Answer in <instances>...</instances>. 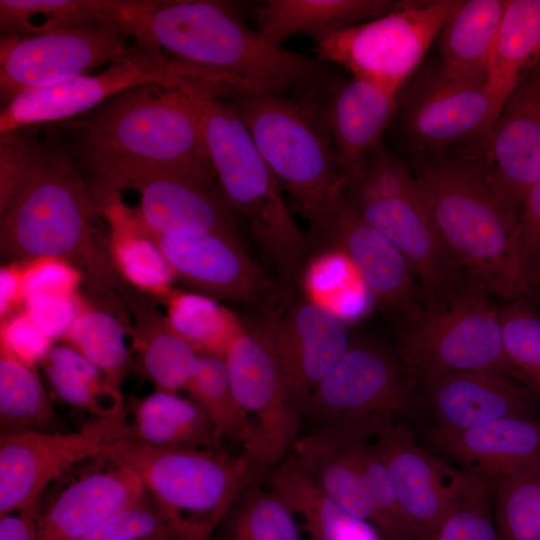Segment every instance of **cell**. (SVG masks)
Listing matches in <instances>:
<instances>
[{"label": "cell", "instance_id": "obj_1", "mask_svg": "<svg viewBox=\"0 0 540 540\" xmlns=\"http://www.w3.org/2000/svg\"><path fill=\"white\" fill-rule=\"evenodd\" d=\"M119 7L127 36L200 69L228 96L292 90L326 98L338 85L324 62L282 48L222 2L122 0Z\"/></svg>", "mask_w": 540, "mask_h": 540}, {"label": "cell", "instance_id": "obj_2", "mask_svg": "<svg viewBox=\"0 0 540 540\" xmlns=\"http://www.w3.org/2000/svg\"><path fill=\"white\" fill-rule=\"evenodd\" d=\"M61 123L72 139V157L96 177L98 188L120 191L162 174L217 183L197 81L137 86Z\"/></svg>", "mask_w": 540, "mask_h": 540}, {"label": "cell", "instance_id": "obj_3", "mask_svg": "<svg viewBox=\"0 0 540 540\" xmlns=\"http://www.w3.org/2000/svg\"><path fill=\"white\" fill-rule=\"evenodd\" d=\"M411 168L446 250L473 283L508 300L520 297V214L491 187L475 156L417 154Z\"/></svg>", "mask_w": 540, "mask_h": 540}, {"label": "cell", "instance_id": "obj_4", "mask_svg": "<svg viewBox=\"0 0 540 540\" xmlns=\"http://www.w3.org/2000/svg\"><path fill=\"white\" fill-rule=\"evenodd\" d=\"M97 212L68 149L41 143L31 174L0 215L1 253L9 262L64 258L82 271L90 291L110 295L118 275L96 236Z\"/></svg>", "mask_w": 540, "mask_h": 540}, {"label": "cell", "instance_id": "obj_5", "mask_svg": "<svg viewBox=\"0 0 540 540\" xmlns=\"http://www.w3.org/2000/svg\"><path fill=\"white\" fill-rule=\"evenodd\" d=\"M198 93L205 143L221 194L244 219L283 286L292 285L306 266L309 238L294 220L280 181L231 100L202 82Z\"/></svg>", "mask_w": 540, "mask_h": 540}, {"label": "cell", "instance_id": "obj_6", "mask_svg": "<svg viewBox=\"0 0 540 540\" xmlns=\"http://www.w3.org/2000/svg\"><path fill=\"white\" fill-rule=\"evenodd\" d=\"M227 98L294 208L322 231L345 200L328 102L266 90Z\"/></svg>", "mask_w": 540, "mask_h": 540}, {"label": "cell", "instance_id": "obj_7", "mask_svg": "<svg viewBox=\"0 0 540 540\" xmlns=\"http://www.w3.org/2000/svg\"><path fill=\"white\" fill-rule=\"evenodd\" d=\"M108 440V458L138 473L179 540H211L240 492L265 474L245 451L141 443L128 435L127 422L113 425Z\"/></svg>", "mask_w": 540, "mask_h": 540}, {"label": "cell", "instance_id": "obj_8", "mask_svg": "<svg viewBox=\"0 0 540 540\" xmlns=\"http://www.w3.org/2000/svg\"><path fill=\"white\" fill-rule=\"evenodd\" d=\"M344 196L405 256L424 308L447 300L469 281L443 245L412 169L383 142L344 175Z\"/></svg>", "mask_w": 540, "mask_h": 540}, {"label": "cell", "instance_id": "obj_9", "mask_svg": "<svg viewBox=\"0 0 540 540\" xmlns=\"http://www.w3.org/2000/svg\"><path fill=\"white\" fill-rule=\"evenodd\" d=\"M397 355L415 379L449 372L494 371L522 383L504 351L499 307L471 281L400 326Z\"/></svg>", "mask_w": 540, "mask_h": 540}, {"label": "cell", "instance_id": "obj_10", "mask_svg": "<svg viewBox=\"0 0 540 540\" xmlns=\"http://www.w3.org/2000/svg\"><path fill=\"white\" fill-rule=\"evenodd\" d=\"M464 0L396 2L388 13L316 41L317 59L399 95Z\"/></svg>", "mask_w": 540, "mask_h": 540}, {"label": "cell", "instance_id": "obj_11", "mask_svg": "<svg viewBox=\"0 0 540 540\" xmlns=\"http://www.w3.org/2000/svg\"><path fill=\"white\" fill-rule=\"evenodd\" d=\"M416 379L398 355L367 341H351L311 394L303 415L317 427L372 438L397 413L413 412Z\"/></svg>", "mask_w": 540, "mask_h": 540}, {"label": "cell", "instance_id": "obj_12", "mask_svg": "<svg viewBox=\"0 0 540 540\" xmlns=\"http://www.w3.org/2000/svg\"><path fill=\"white\" fill-rule=\"evenodd\" d=\"M498 116L486 82L450 71L440 62L422 70L398 95V130L412 153L479 148Z\"/></svg>", "mask_w": 540, "mask_h": 540}, {"label": "cell", "instance_id": "obj_13", "mask_svg": "<svg viewBox=\"0 0 540 540\" xmlns=\"http://www.w3.org/2000/svg\"><path fill=\"white\" fill-rule=\"evenodd\" d=\"M192 78L186 64L167 60L160 50L136 42L125 57L97 74L80 75L15 96L1 109L0 133L78 117L137 86L187 87Z\"/></svg>", "mask_w": 540, "mask_h": 540}, {"label": "cell", "instance_id": "obj_14", "mask_svg": "<svg viewBox=\"0 0 540 540\" xmlns=\"http://www.w3.org/2000/svg\"><path fill=\"white\" fill-rule=\"evenodd\" d=\"M120 26L99 25L28 36H1L2 107L18 94L52 86L125 57Z\"/></svg>", "mask_w": 540, "mask_h": 540}, {"label": "cell", "instance_id": "obj_15", "mask_svg": "<svg viewBox=\"0 0 540 540\" xmlns=\"http://www.w3.org/2000/svg\"><path fill=\"white\" fill-rule=\"evenodd\" d=\"M286 392L301 416L320 381L351 344L342 318L311 298L298 299L262 328Z\"/></svg>", "mask_w": 540, "mask_h": 540}, {"label": "cell", "instance_id": "obj_16", "mask_svg": "<svg viewBox=\"0 0 540 540\" xmlns=\"http://www.w3.org/2000/svg\"><path fill=\"white\" fill-rule=\"evenodd\" d=\"M109 440L99 420L79 432L2 431L0 516L36 506L46 486L77 463L108 458Z\"/></svg>", "mask_w": 540, "mask_h": 540}, {"label": "cell", "instance_id": "obj_17", "mask_svg": "<svg viewBox=\"0 0 540 540\" xmlns=\"http://www.w3.org/2000/svg\"><path fill=\"white\" fill-rule=\"evenodd\" d=\"M372 439L400 503L422 540H429L462 495L471 473L422 448L394 419L381 425Z\"/></svg>", "mask_w": 540, "mask_h": 540}, {"label": "cell", "instance_id": "obj_18", "mask_svg": "<svg viewBox=\"0 0 540 540\" xmlns=\"http://www.w3.org/2000/svg\"><path fill=\"white\" fill-rule=\"evenodd\" d=\"M235 397L255 423L265 472L289 454L297 439L301 414L284 387L271 348L263 334L244 328L224 356Z\"/></svg>", "mask_w": 540, "mask_h": 540}, {"label": "cell", "instance_id": "obj_19", "mask_svg": "<svg viewBox=\"0 0 540 540\" xmlns=\"http://www.w3.org/2000/svg\"><path fill=\"white\" fill-rule=\"evenodd\" d=\"M350 261L374 299L399 327L424 310L417 276L401 251L362 219L346 199L326 227L314 235Z\"/></svg>", "mask_w": 540, "mask_h": 540}, {"label": "cell", "instance_id": "obj_20", "mask_svg": "<svg viewBox=\"0 0 540 540\" xmlns=\"http://www.w3.org/2000/svg\"><path fill=\"white\" fill-rule=\"evenodd\" d=\"M478 158L500 199L520 216L540 174V69L535 66L495 119Z\"/></svg>", "mask_w": 540, "mask_h": 540}, {"label": "cell", "instance_id": "obj_21", "mask_svg": "<svg viewBox=\"0 0 540 540\" xmlns=\"http://www.w3.org/2000/svg\"><path fill=\"white\" fill-rule=\"evenodd\" d=\"M150 234L175 277L202 294L255 305L272 300L273 283L244 251L239 236Z\"/></svg>", "mask_w": 540, "mask_h": 540}, {"label": "cell", "instance_id": "obj_22", "mask_svg": "<svg viewBox=\"0 0 540 540\" xmlns=\"http://www.w3.org/2000/svg\"><path fill=\"white\" fill-rule=\"evenodd\" d=\"M416 381L441 427L464 429L499 418L539 416L536 395L499 372H449L421 376Z\"/></svg>", "mask_w": 540, "mask_h": 540}, {"label": "cell", "instance_id": "obj_23", "mask_svg": "<svg viewBox=\"0 0 540 540\" xmlns=\"http://www.w3.org/2000/svg\"><path fill=\"white\" fill-rule=\"evenodd\" d=\"M130 188L140 193V202L134 211L152 234L238 236L237 216L217 183L162 174L142 179Z\"/></svg>", "mask_w": 540, "mask_h": 540}, {"label": "cell", "instance_id": "obj_24", "mask_svg": "<svg viewBox=\"0 0 540 540\" xmlns=\"http://www.w3.org/2000/svg\"><path fill=\"white\" fill-rule=\"evenodd\" d=\"M147 495L144 483L134 469L109 459L108 467L70 483L39 514L36 540H78Z\"/></svg>", "mask_w": 540, "mask_h": 540}, {"label": "cell", "instance_id": "obj_25", "mask_svg": "<svg viewBox=\"0 0 540 540\" xmlns=\"http://www.w3.org/2000/svg\"><path fill=\"white\" fill-rule=\"evenodd\" d=\"M425 436L438 454L490 479L540 459V416L499 418L464 429L435 425Z\"/></svg>", "mask_w": 540, "mask_h": 540}, {"label": "cell", "instance_id": "obj_26", "mask_svg": "<svg viewBox=\"0 0 540 540\" xmlns=\"http://www.w3.org/2000/svg\"><path fill=\"white\" fill-rule=\"evenodd\" d=\"M362 438L368 437L316 427L295 440L288 456L328 497L350 514L372 524L374 511L358 454Z\"/></svg>", "mask_w": 540, "mask_h": 540}, {"label": "cell", "instance_id": "obj_27", "mask_svg": "<svg viewBox=\"0 0 540 540\" xmlns=\"http://www.w3.org/2000/svg\"><path fill=\"white\" fill-rule=\"evenodd\" d=\"M98 212L109 227L107 253L117 273L138 292L162 300L176 279L153 236L128 207L120 191L97 188Z\"/></svg>", "mask_w": 540, "mask_h": 540}, {"label": "cell", "instance_id": "obj_28", "mask_svg": "<svg viewBox=\"0 0 540 540\" xmlns=\"http://www.w3.org/2000/svg\"><path fill=\"white\" fill-rule=\"evenodd\" d=\"M398 95L359 78L339 84L327 105V119L344 175L373 147L396 117Z\"/></svg>", "mask_w": 540, "mask_h": 540}, {"label": "cell", "instance_id": "obj_29", "mask_svg": "<svg viewBox=\"0 0 540 540\" xmlns=\"http://www.w3.org/2000/svg\"><path fill=\"white\" fill-rule=\"evenodd\" d=\"M121 293L131 317L130 348L138 369L155 390L177 393L185 389L198 353L152 301L129 289L121 288Z\"/></svg>", "mask_w": 540, "mask_h": 540}, {"label": "cell", "instance_id": "obj_30", "mask_svg": "<svg viewBox=\"0 0 540 540\" xmlns=\"http://www.w3.org/2000/svg\"><path fill=\"white\" fill-rule=\"evenodd\" d=\"M389 0H269L257 10L258 31L276 44L291 35L315 42L342 28L391 11Z\"/></svg>", "mask_w": 540, "mask_h": 540}, {"label": "cell", "instance_id": "obj_31", "mask_svg": "<svg viewBox=\"0 0 540 540\" xmlns=\"http://www.w3.org/2000/svg\"><path fill=\"white\" fill-rule=\"evenodd\" d=\"M267 483L301 518L312 540H383L372 524L350 514L314 485L289 456L269 472Z\"/></svg>", "mask_w": 540, "mask_h": 540}, {"label": "cell", "instance_id": "obj_32", "mask_svg": "<svg viewBox=\"0 0 540 540\" xmlns=\"http://www.w3.org/2000/svg\"><path fill=\"white\" fill-rule=\"evenodd\" d=\"M128 435L156 447L220 449L214 427L203 408L191 398L154 390L130 405Z\"/></svg>", "mask_w": 540, "mask_h": 540}, {"label": "cell", "instance_id": "obj_33", "mask_svg": "<svg viewBox=\"0 0 540 540\" xmlns=\"http://www.w3.org/2000/svg\"><path fill=\"white\" fill-rule=\"evenodd\" d=\"M540 60V0H506L487 73L498 115Z\"/></svg>", "mask_w": 540, "mask_h": 540}, {"label": "cell", "instance_id": "obj_34", "mask_svg": "<svg viewBox=\"0 0 540 540\" xmlns=\"http://www.w3.org/2000/svg\"><path fill=\"white\" fill-rule=\"evenodd\" d=\"M506 0H464L440 36V63L486 82Z\"/></svg>", "mask_w": 540, "mask_h": 540}, {"label": "cell", "instance_id": "obj_35", "mask_svg": "<svg viewBox=\"0 0 540 540\" xmlns=\"http://www.w3.org/2000/svg\"><path fill=\"white\" fill-rule=\"evenodd\" d=\"M185 390L209 417L219 445L225 437L239 441L243 451L254 456L266 473L257 427L235 397L224 358L199 355Z\"/></svg>", "mask_w": 540, "mask_h": 540}, {"label": "cell", "instance_id": "obj_36", "mask_svg": "<svg viewBox=\"0 0 540 540\" xmlns=\"http://www.w3.org/2000/svg\"><path fill=\"white\" fill-rule=\"evenodd\" d=\"M99 25L121 27L118 0H0L1 36H28Z\"/></svg>", "mask_w": 540, "mask_h": 540}, {"label": "cell", "instance_id": "obj_37", "mask_svg": "<svg viewBox=\"0 0 540 540\" xmlns=\"http://www.w3.org/2000/svg\"><path fill=\"white\" fill-rule=\"evenodd\" d=\"M42 361L54 394L66 404L99 419L125 416L120 388L70 346H52Z\"/></svg>", "mask_w": 540, "mask_h": 540}, {"label": "cell", "instance_id": "obj_38", "mask_svg": "<svg viewBox=\"0 0 540 540\" xmlns=\"http://www.w3.org/2000/svg\"><path fill=\"white\" fill-rule=\"evenodd\" d=\"M130 334L127 317L83 296L80 311L62 340L120 388L130 362L131 348L127 345Z\"/></svg>", "mask_w": 540, "mask_h": 540}, {"label": "cell", "instance_id": "obj_39", "mask_svg": "<svg viewBox=\"0 0 540 540\" xmlns=\"http://www.w3.org/2000/svg\"><path fill=\"white\" fill-rule=\"evenodd\" d=\"M162 300L169 323L198 355L224 358L245 328L234 312L208 295L172 289Z\"/></svg>", "mask_w": 540, "mask_h": 540}, {"label": "cell", "instance_id": "obj_40", "mask_svg": "<svg viewBox=\"0 0 540 540\" xmlns=\"http://www.w3.org/2000/svg\"><path fill=\"white\" fill-rule=\"evenodd\" d=\"M215 532V540H304L295 515L260 480L240 492Z\"/></svg>", "mask_w": 540, "mask_h": 540}, {"label": "cell", "instance_id": "obj_41", "mask_svg": "<svg viewBox=\"0 0 540 540\" xmlns=\"http://www.w3.org/2000/svg\"><path fill=\"white\" fill-rule=\"evenodd\" d=\"M54 410L36 364L0 346V420L4 431L39 430Z\"/></svg>", "mask_w": 540, "mask_h": 540}, {"label": "cell", "instance_id": "obj_42", "mask_svg": "<svg viewBox=\"0 0 540 540\" xmlns=\"http://www.w3.org/2000/svg\"><path fill=\"white\" fill-rule=\"evenodd\" d=\"M493 481L500 540H540V459Z\"/></svg>", "mask_w": 540, "mask_h": 540}, {"label": "cell", "instance_id": "obj_43", "mask_svg": "<svg viewBox=\"0 0 540 540\" xmlns=\"http://www.w3.org/2000/svg\"><path fill=\"white\" fill-rule=\"evenodd\" d=\"M506 357L540 401V313L524 297L499 307Z\"/></svg>", "mask_w": 540, "mask_h": 540}, {"label": "cell", "instance_id": "obj_44", "mask_svg": "<svg viewBox=\"0 0 540 540\" xmlns=\"http://www.w3.org/2000/svg\"><path fill=\"white\" fill-rule=\"evenodd\" d=\"M370 439H360L358 454L374 511L372 525L383 540H422L400 503Z\"/></svg>", "mask_w": 540, "mask_h": 540}, {"label": "cell", "instance_id": "obj_45", "mask_svg": "<svg viewBox=\"0 0 540 540\" xmlns=\"http://www.w3.org/2000/svg\"><path fill=\"white\" fill-rule=\"evenodd\" d=\"M493 495L492 479L471 473L462 495L429 540H500Z\"/></svg>", "mask_w": 540, "mask_h": 540}, {"label": "cell", "instance_id": "obj_46", "mask_svg": "<svg viewBox=\"0 0 540 540\" xmlns=\"http://www.w3.org/2000/svg\"><path fill=\"white\" fill-rule=\"evenodd\" d=\"M165 532L173 531L148 494L140 502L110 516L78 540H141Z\"/></svg>", "mask_w": 540, "mask_h": 540}, {"label": "cell", "instance_id": "obj_47", "mask_svg": "<svg viewBox=\"0 0 540 540\" xmlns=\"http://www.w3.org/2000/svg\"><path fill=\"white\" fill-rule=\"evenodd\" d=\"M23 129L0 133V215L22 189L39 153L41 143Z\"/></svg>", "mask_w": 540, "mask_h": 540}, {"label": "cell", "instance_id": "obj_48", "mask_svg": "<svg viewBox=\"0 0 540 540\" xmlns=\"http://www.w3.org/2000/svg\"><path fill=\"white\" fill-rule=\"evenodd\" d=\"M540 274V174L524 201L517 243V283L520 296L535 288Z\"/></svg>", "mask_w": 540, "mask_h": 540}, {"label": "cell", "instance_id": "obj_49", "mask_svg": "<svg viewBox=\"0 0 540 540\" xmlns=\"http://www.w3.org/2000/svg\"><path fill=\"white\" fill-rule=\"evenodd\" d=\"M22 261L26 297L33 293L75 295L84 282L82 271L64 258L41 256Z\"/></svg>", "mask_w": 540, "mask_h": 540}, {"label": "cell", "instance_id": "obj_50", "mask_svg": "<svg viewBox=\"0 0 540 540\" xmlns=\"http://www.w3.org/2000/svg\"><path fill=\"white\" fill-rule=\"evenodd\" d=\"M83 296L33 293L26 297L23 309L52 340L63 338L80 311Z\"/></svg>", "mask_w": 540, "mask_h": 540}, {"label": "cell", "instance_id": "obj_51", "mask_svg": "<svg viewBox=\"0 0 540 540\" xmlns=\"http://www.w3.org/2000/svg\"><path fill=\"white\" fill-rule=\"evenodd\" d=\"M0 346L36 364L52 347L50 339L22 308L1 320Z\"/></svg>", "mask_w": 540, "mask_h": 540}, {"label": "cell", "instance_id": "obj_52", "mask_svg": "<svg viewBox=\"0 0 540 540\" xmlns=\"http://www.w3.org/2000/svg\"><path fill=\"white\" fill-rule=\"evenodd\" d=\"M25 299L23 261L8 262L0 269V319L22 309Z\"/></svg>", "mask_w": 540, "mask_h": 540}, {"label": "cell", "instance_id": "obj_53", "mask_svg": "<svg viewBox=\"0 0 540 540\" xmlns=\"http://www.w3.org/2000/svg\"><path fill=\"white\" fill-rule=\"evenodd\" d=\"M36 506L0 516V540H36Z\"/></svg>", "mask_w": 540, "mask_h": 540}, {"label": "cell", "instance_id": "obj_54", "mask_svg": "<svg viewBox=\"0 0 540 540\" xmlns=\"http://www.w3.org/2000/svg\"><path fill=\"white\" fill-rule=\"evenodd\" d=\"M141 540H179L173 532H165L156 534L150 537H146Z\"/></svg>", "mask_w": 540, "mask_h": 540}, {"label": "cell", "instance_id": "obj_55", "mask_svg": "<svg viewBox=\"0 0 540 540\" xmlns=\"http://www.w3.org/2000/svg\"><path fill=\"white\" fill-rule=\"evenodd\" d=\"M536 66L540 69V60H539V62L537 63Z\"/></svg>", "mask_w": 540, "mask_h": 540}, {"label": "cell", "instance_id": "obj_56", "mask_svg": "<svg viewBox=\"0 0 540 540\" xmlns=\"http://www.w3.org/2000/svg\"><path fill=\"white\" fill-rule=\"evenodd\" d=\"M538 283H540V275H539V278H538V282H537V284H538Z\"/></svg>", "mask_w": 540, "mask_h": 540}]
</instances>
